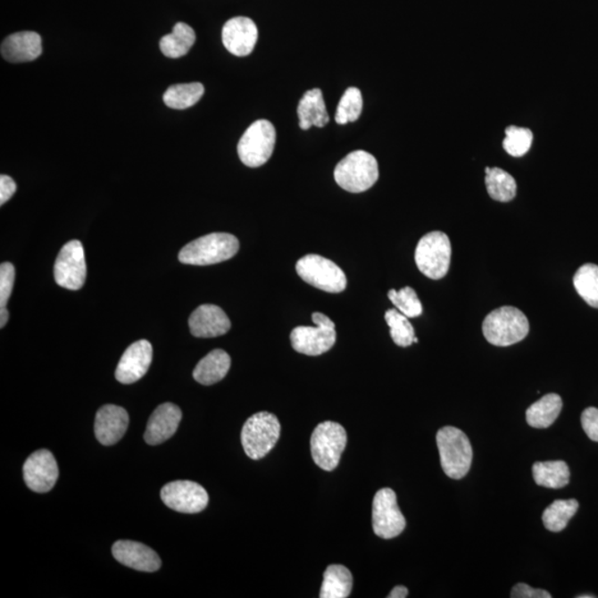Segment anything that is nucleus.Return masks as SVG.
<instances>
[{"mask_svg":"<svg viewBox=\"0 0 598 598\" xmlns=\"http://www.w3.org/2000/svg\"><path fill=\"white\" fill-rule=\"evenodd\" d=\"M451 254L453 248L447 234L440 231L428 233L420 238L416 248L417 268L428 278H444L450 269Z\"/></svg>","mask_w":598,"mask_h":598,"instance_id":"obj_6","label":"nucleus"},{"mask_svg":"<svg viewBox=\"0 0 598 598\" xmlns=\"http://www.w3.org/2000/svg\"><path fill=\"white\" fill-rule=\"evenodd\" d=\"M578 598H595V596L594 595H581V596H578Z\"/></svg>","mask_w":598,"mask_h":598,"instance_id":"obj_42","label":"nucleus"},{"mask_svg":"<svg viewBox=\"0 0 598 598\" xmlns=\"http://www.w3.org/2000/svg\"><path fill=\"white\" fill-rule=\"evenodd\" d=\"M334 177L345 191L365 192L378 181V162L374 155L366 151H353L340 161L335 169Z\"/></svg>","mask_w":598,"mask_h":598,"instance_id":"obj_4","label":"nucleus"},{"mask_svg":"<svg viewBox=\"0 0 598 598\" xmlns=\"http://www.w3.org/2000/svg\"><path fill=\"white\" fill-rule=\"evenodd\" d=\"M346 444L347 432L343 426L333 421L321 422L311 435V457L320 469L333 471L338 467Z\"/></svg>","mask_w":598,"mask_h":598,"instance_id":"obj_7","label":"nucleus"},{"mask_svg":"<svg viewBox=\"0 0 598 598\" xmlns=\"http://www.w3.org/2000/svg\"><path fill=\"white\" fill-rule=\"evenodd\" d=\"M239 250L238 239L228 233H212L188 243L179 252L183 264L206 266L231 260Z\"/></svg>","mask_w":598,"mask_h":598,"instance_id":"obj_2","label":"nucleus"},{"mask_svg":"<svg viewBox=\"0 0 598 598\" xmlns=\"http://www.w3.org/2000/svg\"><path fill=\"white\" fill-rule=\"evenodd\" d=\"M161 499L168 508L179 513H200L209 504V494L203 486L193 481H173L161 490Z\"/></svg>","mask_w":598,"mask_h":598,"instance_id":"obj_13","label":"nucleus"},{"mask_svg":"<svg viewBox=\"0 0 598 598\" xmlns=\"http://www.w3.org/2000/svg\"><path fill=\"white\" fill-rule=\"evenodd\" d=\"M441 467L445 475L454 480L467 476L470 470L473 451L463 431L455 427H444L436 434Z\"/></svg>","mask_w":598,"mask_h":598,"instance_id":"obj_3","label":"nucleus"},{"mask_svg":"<svg viewBox=\"0 0 598 598\" xmlns=\"http://www.w3.org/2000/svg\"><path fill=\"white\" fill-rule=\"evenodd\" d=\"M15 283V268L11 263L0 265V308L7 305Z\"/></svg>","mask_w":598,"mask_h":598,"instance_id":"obj_36","label":"nucleus"},{"mask_svg":"<svg viewBox=\"0 0 598 598\" xmlns=\"http://www.w3.org/2000/svg\"><path fill=\"white\" fill-rule=\"evenodd\" d=\"M578 502L575 499L556 500L542 515L543 523L551 532H561L568 527L569 519L577 514Z\"/></svg>","mask_w":598,"mask_h":598,"instance_id":"obj_30","label":"nucleus"},{"mask_svg":"<svg viewBox=\"0 0 598 598\" xmlns=\"http://www.w3.org/2000/svg\"><path fill=\"white\" fill-rule=\"evenodd\" d=\"M87 278V265L84 246L80 241L64 244L54 264V279L59 287L78 291L84 287Z\"/></svg>","mask_w":598,"mask_h":598,"instance_id":"obj_12","label":"nucleus"},{"mask_svg":"<svg viewBox=\"0 0 598 598\" xmlns=\"http://www.w3.org/2000/svg\"><path fill=\"white\" fill-rule=\"evenodd\" d=\"M126 409L105 404L96 412L95 432L96 439L104 445H113L122 439L129 427Z\"/></svg>","mask_w":598,"mask_h":598,"instance_id":"obj_18","label":"nucleus"},{"mask_svg":"<svg viewBox=\"0 0 598 598\" xmlns=\"http://www.w3.org/2000/svg\"><path fill=\"white\" fill-rule=\"evenodd\" d=\"M59 469L56 459L48 450H38L32 453L24 464V478L27 486L37 494L53 490L58 480Z\"/></svg>","mask_w":598,"mask_h":598,"instance_id":"obj_14","label":"nucleus"},{"mask_svg":"<svg viewBox=\"0 0 598 598\" xmlns=\"http://www.w3.org/2000/svg\"><path fill=\"white\" fill-rule=\"evenodd\" d=\"M182 411L177 404L163 403L152 413L145 434V440L150 445L163 444L176 434Z\"/></svg>","mask_w":598,"mask_h":598,"instance_id":"obj_20","label":"nucleus"},{"mask_svg":"<svg viewBox=\"0 0 598 598\" xmlns=\"http://www.w3.org/2000/svg\"><path fill=\"white\" fill-rule=\"evenodd\" d=\"M353 575L343 565H329L324 573L320 598H346L351 595Z\"/></svg>","mask_w":598,"mask_h":598,"instance_id":"obj_26","label":"nucleus"},{"mask_svg":"<svg viewBox=\"0 0 598 598\" xmlns=\"http://www.w3.org/2000/svg\"><path fill=\"white\" fill-rule=\"evenodd\" d=\"M9 319V312L6 310V307L0 310V328H4V325L7 324Z\"/></svg>","mask_w":598,"mask_h":598,"instance_id":"obj_41","label":"nucleus"},{"mask_svg":"<svg viewBox=\"0 0 598 598\" xmlns=\"http://www.w3.org/2000/svg\"><path fill=\"white\" fill-rule=\"evenodd\" d=\"M511 597L512 598H551L549 592L544 590H538L527 586L526 583H519L511 591Z\"/></svg>","mask_w":598,"mask_h":598,"instance_id":"obj_38","label":"nucleus"},{"mask_svg":"<svg viewBox=\"0 0 598 598\" xmlns=\"http://www.w3.org/2000/svg\"><path fill=\"white\" fill-rule=\"evenodd\" d=\"M231 368V357L222 349H215L197 363L193 377L197 383L211 386L222 380Z\"/></svg>","mask_w":598,"mask_h":598,"instance_id":"obj_23","label":"nucleus"},{"mask_svg":"<svg viewBox=\"0 0 598 598\" xmlns=\"http://www.w3.org/2000/svg\"><path fill=\"white\" fill-rule=\"evenodd\" d=\"M581 421L583 430L588 438L598 443V409L594 407L586 409L582 413Z\"/></svg>","mask_w":598,"mask_h":598,"instance_id":"obj_37","label":"nucleus"},{"mask_svg":"<svg viewBox=\"0 0 598 598\" xmlns=\"http://www.w3.org/2000/svg\"><path fill=\"white\" fill-rule=\"evenodd\" d=\"M482 330L490 344L498 347H508L527 337L530 331V323L519 308L503 306L486 317Z\"/></svg>","mask_w":598,"mask_h":598,"instance_id":"obj_1","label":"nucleus"},{"mask_svg":"<svg viewBox=\"0 0 598 598\" xmlns=\"http://www.w3.org/2000/svg\"><path fill=\"white\" fill-rule=\"evenodd\" d=\"M276 144L275 127L269 120H257L251 124L238 142L237 154L250 168L264 165L273 154Z\"/></svg>","mask_w":598,"mask_h":598,"instance_id":"obj_8","label":"nucleus"},{"mask_svg":"<svg viewBox=\"0 0 598 598\" xmlns=\"http://www.w3.org/2000/svg\"><path fill=\"white\" fill-rule=\"evenodd\" d=\"M259 30L255 22L247 17H236L227 21L223 27L224 47L237 57H246L255 48Z\"/></svg>","mask_w":598,"mask_h":598,"instance_id":"obj_16","label":"nucleus"},{"mask_svg":"<svg viewBox=\"0 0 598 598\" xmlns=\"http://www.w3.org/2000/svg\"><path fill=\"white\" fill-rule=\"evenodd\" d=\"M388 297L395 307L408 319H413L422 314V303L419 299L415 289L411 287H403L400 291L390 289Z\"/></svg>","mask_w":598,"mask_h":598,"instance_id":"obj_35","label":"nucleus"},{"mask_svg":"<svg viewBox=\"0 0 598 598\" xmlns=\"http://www.w3.org/2000/svg\"><path fill=\"white\" fill-rule=\"evenodd\" d=\"M574 287L588 305L598 308V266L584 264L574 275Z\"/></svg>","mask_w":598,"mask_h":598,"instance_id":"obj_31","label":"nucleus"},{"mask_svg":"<svg viewBox=\"0 0 598 598\" xmlns=\"http://www.w3.org/2000/svg\"><path fill=\"white\" fill-rule=\"evenodd\" d=\"M316 328L298 326L291 334L292 346L299 353L307 356H320L330 351L336 343L335 323L321 312L312 314Z\"/></svg>","mask_w":598,"mask_h":598,"instance_id":"obj_10","label":"nucleus"},{"mask_svg":"<svg viewBox=\"0 0 598 598\" xmlns=\"http://www.w3.org/2000/svg\"><path fill=\"white\" fill-rule=\"evenodd\" d=\"M408 596V588L399 586H395L393 591L390 592L388 598H406Z\"/></svg>","mask_w":598,"mask_h":598,"instance_id":"obj_40","label":"nucleus"},{"mask_svg":"<svg viewBox=\"0 0 598 598\" xmlns=\"http://www.w3.org/2000/svg\"><path fill=\"white\" fill-rule=\"evenodd\" d=\"M486 187L492 199L499 202L514 199L517 195V182L510 173L500 168H486Z\"/></svg>","mask_w":598,"mask_h":598,"instance_id":"obj_28","label":"nucleus"},{"mask_svg":"<svg viewBox=\"0 0 598 598\" xmlns=\"http://www.w3.org/2000/svg\"><path fill=\"white\" fill-rule=\"evenodd\" d=\"M533 478L537 486L549 489H562L569 482V469L564 461L536 462L532 468Z\"/></svg>","mask_w":598,"mask_h":598,"instance_id":"obj_27","label":"nucleus"},{"mask_svg":"<svg viewBox=\"0 0 598 598\" xmlns=\"http://www.w3.org/2000/svg\"><path fill=\"white\" fill-rule=\"evenodd\" d=\"M112 554L118 562L141 572H156L161 568L160 556L139 542L118 541L112 546Z\"/></svg>","mask_w":598,"mask_h":598,"instance_id":"obj_19","label":"nucleus"},{"mask_svg":"<svg viewBox=\"0 0 598 598\" xmlns=\"http://www.w3.org/2000/svg\"><path fill=\"white\" fill-rule=\"evenodd\" d=\"M41 54V37L35 31L16 32L8 36L2 44V56L9 62H34Z\"/></svg>","mask_w":598,"mask_h":598,"instance_id":"obj_21","label":"nucleus"},{"mask_svg":"<svg viewBox=\"0 0 598 598\" xmlns=\"http://www.w3.org/2000/svg\"><path fill=\"white\" fill-rule=\"evenodd\" d=\"M562 407L563 402L559 395H546L527 409V421L528 425L536 429H545L553 425Z\"/></svg>","mask_w":598,"mask_h":598,"instance_id":"obj_24","label":"nucleus"},{"mask_svg":"<svg viewBox=\"0 0 598 598\" xmlns=\"http://www.w3.org/2000/svg\"><path fill=\"white\" fill-rule=\"evenodd\" d=\"M204 95V87L200 82L179 84L170 87L164 92L163 101L169 108L184 110L199 103Z\"/></svg>","mask_w":598,"mask_h":598,"instance_id":"obj_29","label":"nucleus"},{"mask_svg":"<svg viewBox=\"0 0 598 598\" xmlns=\"http://www.w3.org/2000/svg\"><path fill=\"white\" fill-rule=\"evenodd\" d=\"M297 113L299 126L303 130H308L312 126L325 127L329 122V114L326 109L323 92L317 88L305 92L299 101Z\"/></svg>","mask_w":598,"mask_h":598,"instance_id":"obj_22","label":"nucleus"},{"mask_svg":"<svg viewBox=\"0 0 598 598\" xmlns=\"http://www.w3.org/2000/svg\"><path fill=\"white\" fill-rule=\"evenodd\" d=\"M406 524V519L398 507L395 492L389 487L377 492L372 502V528L375 535L390 540L402 535Z\"/></svg>","mask_w":598,"mask_h":598,"instance_id":"obj_11","label":"nucleus"},{"mask_svg":"<svg viewBox=\"0 0 598 598\" xmlns=\"http://www.w3.org/2000/svg\"><path fill=\"white\" fill-rule=\"evenodd\" d=\"M296 271L303 282L320 291L342 293L347 287L344 270L333 261L317 254H308L297 262Z\"/></svg>","mask_w":598,"mask_h":598,"instance_id":"obj_9","label":"nucleus"},{"mask_svg":"<svg viewBox=\"0 0 598 598\" xmlns=\"http://www.w3.org/2000/svg\"><path fill=\"white\" fill-rule=\"evenodd\" d=\"M16 183L11 177L3 174L0 177V204L4 205L12 199V196L16 192Z\"/></svg>","mask_w":598,"mask_h":598,"instance_id":"obj_39","label":"nucleus"},{"mask_svg":"<svg viewBox=\"0 0 598 598\" xmlns=\"http://www.w3.org/2000/svg\"><path fill=\"white\" fill-rule=\"evenodd\" d=\"M196 39L195 32L192 27L178 22L174 26L172 34L164 36L160 41L161 52L168 58H181L190 52Z\"/></svg>","mask_w":598,"mask_h":598,"instance_id":"obj_25","label":"nucleus"},{"mask_svg":"<svg viewBox=\"0 0 598 598\" xmlns=\"http://www.w3.org/2000/svg\"><path fill=\"white\" fill-rule=\"evenodd\" d=\"M362 96L361 90L351 87L345 91L342 99L339 101L337 112H336V122L338 124H347L355 122L361 116L362 112Z\"/></svg>","mask_w":598,"mask_h":598,"instance_id":"obj_33","label":"nucleus"},{"mask_svg":"<svg viewBox=\"0 0 598 598\" xmlns=\"http://www.w3.org/2000/svg\"><path fill=\"white\" fill-rule=\"evenodd\" d=\"M154 349L148 340H139L127 348L118 363L116 378L119 383L130 385L140 380L148 372Z\"/></svg>","mask_w":598,"mask_h":598,"instance_id":"obj_15","label":"nucleus"},{"mask_svg":"<svg viewBox=\"0 0 598 598\" xmlns=\"http://www.w3.org/2000/svg\"><path fill=\"white\" fill-rule=\"evenodd\" d=\"M385 320L390 328L391 338L399 347H409L416 338L415 329L408 317L397 308L386 311Z\"/></svg>","mask_w":598,"mask_h":598,"instance_id":"obj_32","label":"nucleus"},{"mask_svg":"<svg viewBox=\"0 0 598 598\" xmlns=\"http://www.w3.org/2000/svg\"><path fill=\"white\" fill-rule=\"evenodd\" d=\"M280 429L278 419L273 413L263 411L248 418L241 435L247 457L260 460L268 455L278 444Z\"/></svg>","mask_w":598,"mask_h":598,"instance_id":"obj_5","label":"nucleus"},{"mask_svg":"<svg viewBox=\"0 0 598 598\" xmlns=\"http://www.w3.org/2000/svg\"><path fill=\"white\" fill-rule=\"evenodd\" d=\"M188 326L195 337L214 338L231 329V320L222 308L206 303L192 312Z\"/></svg>","mask_w":598,"mask_h":598,"instance_id":"obj_17","label":"nucleus"},{"mask_svg":"<svg viewBox=\"0 0 598 598\" xmlns=\"http://www.w3.org/2000/svg\"><path fill=\"white\" fill-rule=\"evenodd\" d=\"M533 133L530 129L511 126L505 130L503 148L510 155L519 158L531 149Z\"/></svg>","mask_w":598,"mask_h":598,"instance_id":"obj_34","label":"nucleus"}]
</instances>
